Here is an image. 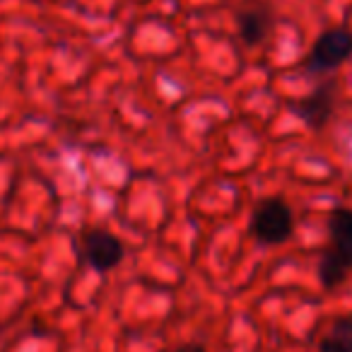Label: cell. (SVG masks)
I'll list each match as a JSON object with an SVG mask.
<instances>
[{
  "mask_svg": "<svg viewBox=\"0 0 352 352\" xmlns=\"http://www.w3.org/2000/svg\"><path fill=\"white\" fill-rule=\"evenodd\" d=\"M336 97H338L336 82L328 80V82L318 85L316 89H311L307 97L292 102V111L302 118L304 126H309L311 131H321L331 121V113L336 109Z\"/></svg>",
  "mask_w": 352,
  "mask_h": 352,
  "instance_id": "3",
  "label": "cell"
},
{
  "mask_svg": "<svg viewBox=\"0 0 352 352\" xmlns=\"http://www.w3.org/2000/svg\"><path fill=\"white\" fill-rule=\"evenodd\" d=\"M318 352H352V314H340L328 323Z\"/></svg>",
  "mask_w": 352,
  "mask_h": 352,
  "instance_id": "7",
  "label": "cell"
},
{
  "mask_svg": "<svg viewBox=\"0 0 352 352\" xmlns=\"http://www.w3.org/2000/svg\"><path fill=\"white\" fill-rule=\"evenodd\" d=\"M236 27L239 36L249 46L263 44L275 27V12L261 0H249L244 8L236 10Z\"/></svg>",
  "mask_w": 352,
  "mask_h": 352,
  "instance_id": "5",
  "label": "cell"
},
{
  "mask_svg": "<svg viewBox=\"0 0 352 352\" xmlns=\"http://www.w3.org/2000/svg\"><path fill=\"white\" fill-rule=\"evenodd\" d=\"M294 232V215L289 206L280 198H265L251 212V234L261 244L278 246L292 236Z\"/></svg>",
  "mask_w": 352,
  "mask_h": 352,
  "instance_id": "1",
  "label": "cell"
},
{
  "mask_svg": "<svg viewBox=\"0 0 352 352\" xmlns=\"http://www.w3.org/2000/svg\"><path fill=\"white\" fill-rule=\"evenodd\" d=\"M352 58V30L350 27H331L321 32L309 51L307 65L314 73H333L345 60Z\"/></svg>",
  "mask_w": 352,
  "mask_h": 352,
  "instance_id": "2",
  "label": "cell"
},
{
  "mask_svg": "<svg viewBox=\"0 0 352 352\" xmlns=\"http://www.w3.org/2000/svg\"><path fill=\"white\" fill-rule=\"evenodd\" d=\"M347 273H350V270H347L345 265L340 263V261L333 258V256L328 254V251H323L321 263H318V278H321L323 287H326V289L338 287L340 283H345Z\"/></svg>",
  "mask_w": 352,
  "mask_h": 352,
  "instance_id": "8",
  "label": "cell"
},
{
  "mask_svg": "<svg viewBox=\"0 0 352 352\" xmlns=\"http://www.w3.org/2000/svg\"><path fill=\"white\" fill-rule=\"evenodd\" d=\"M82 256L97 273H109L123 261V241L109 230H89L82 236Z\"/></svg>",
  "mask_w": 352,
  "mask_h": 352,
  "instance_id": "4",
  "label": "cell"
},
{
  "mask_svg": "<svg viewBox=\"0 0 352 352\" xmlns=\"http://www.w3.org/2000/svg\"><path fill=\"white\" fill-rule=\"evenodd\" d=\"M328 254L352 270V210L336 208L328 215Z\"/></svg>",
  "mask_w": 352,
  "mask_h": 352,
  "instance_id": "6",
  "label": "cell"
},
{
  "mask_svg": "<svg viewBox=\"0 0 352 352\" xmlns=\"http://www.w3.org/2000/svg\"><path fill=\"white\" fill-rule=\"evenodd\" d=\"M176 352H208V350L201 345V342H186V345H182Z\"/></svg>",
  "mask_w": 352,
  "mask_h": 352,
  "instance_id": "9",
  "label": "cell"
}]
</instances>
